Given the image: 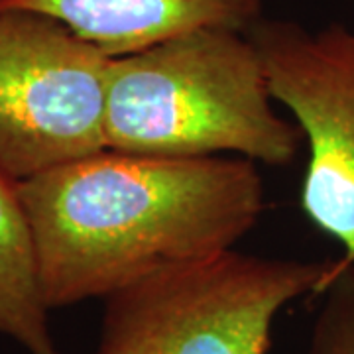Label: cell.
Segmentation results:
<instances>
[{
    "label": "cell",
    "mask_w": 354,
    "mask_h": 354,
    "mask_svg": "<svg viewBox=\"0 0 354 354\" xmlns=\"http://www.w3.org/2000/svg\"><path fill=\"white\" fill-rule=\"evenodd\" d=\"M16 191L50 311L104 299L165 266L232 250L264 211L262 176L236 156L106 148L16 181Z\"/></svg>",
    "instance_id": "cell-1"
},
{
    "label": "cell",
    "mask_w": 354,
    "mask_h": 354,
    "mask_svg": "<svg viewBox=\"0 0 354 354\" xmlns=\"http://www.w3.org/2000/svg\"><path fill=\"white\" fill-rule=\"evenodd\" d=\"M274 104L246 32L195 30L111 59L106 148L158 158L234 153L286 167L304 136Z\"/></svg>",
    "instance_id": "cell-2"
},
{
    "label": "cell",
    "mask_w": 354,
    "mask_h": 354,
    "mask_svg": "<svg viewBox=\"0 0 354 354\" xmlns=\"http://www.w3.org/2000/svg\"><path fill=\"white\" fill-rule=\"evenodd\" d=\"M337 270L234 248L165 266L102 299L95 354H268L279 311L319 295Z\"/></svg>",
    "instance_id": "cell-3"
},
{
    "label": "cell",
    "mask_w": 354,
    "mask_h": 354,
    "mask_svg": "<svg viewBox=\"0 0 354 354\" xmlns=\"http://www.w3.org/2000/svg\"><path fill=\"white\" fill-rule=\"evenodd\" d=\"M111 59L48 14L0 6V171L12 181L106 150Z\"/></svg>",
    "instance_id": "cell-4"
},
{
    "label": "cell",
    "mask_w": 354,
    "mask_h": 354,
    "mask_svg": "<svg viewBox=\"0 0 354 354\" xmlns=\"http://www.w3.org/2000/svg\"><path fill=\"white\" fill-rule=\"evenodd\" d=\"M307 148L301 209L354 264V30L260 18L246 32Z\"/></svg>",
    "instance_id": "cell-5"
},
{
    "label": "cell",
    "mask_w": 354,
    "mask_h": 354,
    "mask_svg": "<svg viewBox=\"0 0 354 354\" xmlns=\"http://www.w3.org/2000/svg\"><path fill=\"white\" fill-rule=\"evenodd\" d=\"M0 6L48 14L109 57L205 28L248 32L262 18V0H0Z\"/></svg>",
    "instance_id": "cell-6"
},
{
    "label": "cell",
    "mask_w": 354,
    "mask_h": 354,
    "mask_svg": "<svg viewBox=\"0 0 354 354\" xmlns=\"http://www.w3.org/2000/svg\"><path fill=\"white\" fill-rule=\"evenodd\" d=\"M48 313L16 181L0 171V335L28 354H57Z\"/></svg>",
    "instance_id": "cell-7"
},
{
    "label": "cell",
    "mask_w": 354,
    "mask_h": 354,
    "mask_svg": "<svg viewBox=\"0 0 354 354\" xmlns=\"http://www.w3.org/2000/svg\"><path fill=\"white\" fill-rule=\"evenodd\" d=\"M319 295L305 354H354V264L339 258V270Z\"/></svg>",
    "instance_id": "cell-8"
}]
</instances>
